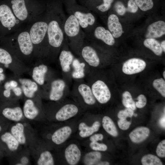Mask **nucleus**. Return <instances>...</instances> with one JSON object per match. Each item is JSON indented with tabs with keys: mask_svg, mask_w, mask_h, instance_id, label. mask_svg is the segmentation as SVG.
<instances>
[{
	"mask_svg": "<svg viewBox=\"0 0 165 165\" xmlns=\"http://www.w3.org/2000/svg\"><path fill=\"white\" fill-rule=\"evenodd\" d=\"M165 34V22L159 20L150 24L148 27L145 35L146 38L160 37Z\"/></svg>",
	"mask_w": 165,
	"mask_h": 165,
	"instance_id": "f3484780",
	"label": "nucleus"
},
{
	"mask_svg": "<svg viewBox=\"0 0 165 165\" xmlns=\"http://www.w3.org/2000/svg\"><path fill=\"white\" fill-rule=\"evenodd\" d=\"M102 125L105 130L108 134L113 137L118 134L116 126L112 119L109 116H104L102 120Z\"/></svg>",
	"mask_w": 165,
	"mask_h": 165,
	"instance_id": "cd10ccee",
	"label": "nucleus"
},
{
	"mask_svg": "<svg viewBox=\"0 0 165 165\" xmlns=\"http://www.w3.org/2000/svg\"><path fill=\"white\" fill-rule=\"evenodd\" d=\"M44 86L45 90L52 101H61L70 93L69 85L62 78L54 77L51 75Z\"/></svg>",
	"mask_w": 165,
	"mask_h": 165,
	"instance_id": "6e6552de",
	"label": "nucleus"
},
{
	"mask_svg": "<svg viewBox=\"0 0 165 165\" xmlns=\"http://www.w3.org/2000/svg\"><path fill=\"white\" fill-rule=\"evenodd\" d=\"M150 130L147 127H140L136 128L130 134L131 141L135 143H139L145 140L149 136Z\"/></svg>",
	"mask_w": 165,
	"mask_h": 165,
	"instance_id": "b1692460",
	"label": "nucleus"
},
{
	"mask_svg": "<svg viewBox=\"0 0 165 165\" xmlns=\"http://www.w3.org/2000/svg\"><path fill=\"white\" fill-rule=\"evenodd\" d=\"M1 138L2 141L6 143L10 151L14 152L18 149L20 144L11 132H5L1 136Z\"/></svg>",
	"mask_w": 165,
	"mask_h": 165,
	"instance_id": "a878e982",
	"label": "nucleus"
},
{
	"mask_svg": "<svg viewBox=\"0 0 165 165\" xmlns=\"http://www.w3.org/2000/svg\"><path fill=\"white\" fill-rule=\"evenodd\" d=\"M90 68L79 57H75L72 65V77L73 80L84 79Z\"/></svg>",
	"mask_w": 165,
	"mask_h": 165,
	"instance_id": "4468645a",
	"label": "nucleus"
},
{
	"mask_svg": "<svg viewBox=\"0 0 165 165\" xmlns=\"http://www.w3.org/2000/svg\"><path fill=\"white\" fill-rule=\"evenodd\" d=\"M107 26L108 30L114 38L120 37L123 32L122 25L116 15L114 14L110 15L108 17Z\"/></svg>",
	"mask_w": 165,
	"mask_h": 165,
	"instance_id": "aec40b11",
	"label": "nucleus"
},
{
	"mask_svg": "<svg viewBox=\"0 0 165 165\" xmlns=\"http://www.w3.org/2000/svg\"><path fill=\"white\" fill-rule=\"evenodd\" d=\"M103 3L97 6L96 8L99 11L105 12L110 9L113 0H103Z\"/></svg>",
	"mask_w": 165,
	"mask_h": 165,
	"instance_id": "58836bf2",
	"label": "nucleus"
},
{
	"mask_svg": "<svg viewBox=\"0 0 165 165\" xmlns=\"http://www.w3.org/2000/svg\"><path fill=\"white\" fill-rule=\"evenodd\" d=\"M2 113L7 119L16 122L20 121L24 116L23 110L18 106L6 108L3 110Z\"/></svg>",
	"mask_w": 165,
	"mask_h": 165,
	"instance_id": "4be33fe9",
	"label": "nucleus"
},
{
	"mask_svg": "<svg viewBox=\"0 0 165 165\" xmlns=\"http://www.w3.org/2000/svg\"><path fill=\"white\" fill-rule=\"evenodd\" d=\"M72 133L71 127L68 126L62 127L56 130L52 134L51 140L54 144L61 145L69 137Z\"/></svg>",
	"mask_w": 165,
	"mask_h": 165,
	"instance_id": "6ab92c4d",
	"label": "nucleus"
},
{
	"mask_svg": "<svg viewBox=\"0 0 165 165\" xmlns=\"http://www.w3.org/2000/svg\"><path fill=\"white\" fill-rule=\"evenodd\" d=\"M29 32L34 46V56L40 59L48 58L49 47L46 11L38 20L29 24Z\"/></svg>",
	"mask_w": 165,
	"mask_h": 165,
	"instance_id": "20e7f679",
	"label": "nucleus"
},
{
	"mask_svg": "<svg viewBox=\"0 0 165 165\" xmlns=\"http://www.w3.org/2000/svg\"><path fill=\"white\" fill-rule=\"evenodd\" d=\"M127 12L131 13H136L138 9V7L134 0H129L127 3Z\"/></svg>",
	"mask_w": 165,
	"mask_h": 165,
	"instance_id": "37998d69",
	"label": "nucleus"
},
{
	"mask_svg": "<svg viewBox=\"0 0 165 165\" xmlns=\"http://www.w3.org/2000/svg\"><path fill=\"white\" fill-rule=\"evenodd\" d=\"M21 88L26 97L29 98H31L34 97L35 92L30 90L26 86L21 85Z\"/></svg>",
	"mask_w": 165,
	"mask_h": 165,
	"instance_id": "a18cd8bd",
	"label": "nucleus"
},
{
	"mask_svg": "<svg viewBox=\"0 0 165 165\" xmlns=\"http://www.w3.org/2000/svg\"><path fill=\"white\" fill-rule=\"evenodd\" d=\"M131 124V122L128 121L126 119H120L118 122L119 127L123 130L128 129Z\"/></svg>",
	"mask_w": 165,
	"mask_h": 165,
	"instance_id": "c03bdc74",
	"label": "nucleus"
},
{
	"mask_svg": "<svg viewBox=\"0 0 165 165\" xmlns=\"http://www.w3.org/2000/svg\"><path fill=\"white\" fill-rule=\"evenodd\" d=\"M85 78L97 101L105 104L110 100V89L107 82L101 78L97 69H90Z\"/></svg>",
	"mask_w": 165,
	"mask_h": 165,
	"instance_id": "423d86ee",
	"label": "nucleus"
},
{
	"mask_svg": "<svg viewBox=\"0 0 165 165\" xmlns=\"http://www.w3.org/2000/svg\"><path fill=\"white\" fill-rule=\"evenodd\" d=\"M11 87L13 89L18 86V82L16 81L12 80L9 82Z\"/></svg>",
	"mask_w": 165,
	"mask_h": 165,
	"instance_id": "603ef678",
	"label": "nucleus"
},
{
	"mask_svg": "<svg viewBox=\"0 0 165 165\" xmlns=\"http://www.w3.org/2000/svg\"><path fill=\"white\" fill-rule=\"evenodd\" d=\"M90 148L96 151H105L107 149V146L105 144L97 142H91L89 144Z\"/></svg>",
	"mask_w": 165,
	"mask_h": 165,
	"instance_id": "4c0bfd02",
	"label": "nucleus"
},
{
	"mask_svg": "<svg viewBox=\"0 0 165 165\" xmlns=\"http://www.w3.org/2000/svg\"><path fill=\"white\" fill-rule=\"evenodd\" d=\"M109 163L107 161H100L97 163V165H108Z\"/></svg>",
	"mask_w": 165,
	"mask_h": 165,
	"instance_id": "5fc2aeb1",
	"label": "nucleus"
},
{
	"mask_svg": "<svg viewBox=\"0 0 165 165\" xmlns=\"http://www.w3.org/2000/svg\"><path fill=\"white\" fill-rule=\"evenodd\" d=\"M46 14L49 47L48 59L53 61L58 57L65 40L64 25L66 17L58 0H51L46 3Z\"/></svg>",
	"mask_w": 165,
	"mask_h": 165,
	"instance_id": "f257e3e1",
	"label": "nucleus"
},
{
	"mask_svg": "<svg viewBox=\"0 0 165 165\" xmlns=\"http://www.w3.org/2000/svg\"><path fill=\"white\" fill-rule=\"evenodd\" d=\"M79 57L90 69H98L101 66V59L93 44L85 43L84 42Z\"/></svg>",
	"mask_w": 165,
	"mask_h": 165,
	"instance_id": "9d476101",
	"label": "nucleus"
},
{
	"mask_svg": "<svg viewBox=\"0 0 165 165\" xmlns=\"http://www.w3.org/2000/svg\"><path fill=\"white\" fill-rule=\"evenodd\" d=\"M2 129V127H1V126L0 125V132L1 131Z\"/></svg>",
	"mask_w": 165,
	"mask_h": 165,
	"instance_id": "e2e57ef3",
	"label": "nucleus"
},
{
	"mask_svg": "<svg viewBox=\"0 0 165 165\" xmlns=\"http://www.w3.org/2000/svg\"><path fill=\"white\" fill-rule=\"evenodd\" d=\"M4 87L6 90H13V88L11 87L10 82H7L5 83L4 84Z\"/></svg>",
	"mask_w": 165,
	"mask_h": 165,
	"instance_id": "864d4df0",
	"label": "nucleus"
},
{
	"mask_svg": "<svg viewBox=\"0 0 165 165\" xmlns=\"http://www.w3.org/2000/svg\"><path fill=\"white\" fill-rule=\"evenodd\" d=\"M137 5L141 10L145 11L152 9L153 6L152 0H134Z\"/></svg>",
	"mask_w": 165,
	"mask_h": 165,
	"instance_id": "f704fd0d",
	"label": "nucleus"
},
{
	"mask_svg": "<svg viewBox=\"0 0 165 165\" xmlns=\"http://www.w3.org/2000/svg\"><path fill=\"white\" fill-rule=\"evenodd\" d=\"M16 18L23 23L30 24L45 14L46 3L41 0H4Z\"/></svg>",
	"mask_w": 165,
	"mask_h": 165,
	"instance_id": "f03ea898",
	"label": "nucleus"
},
{
	"mask_svg": "<svg viewBox=\"0 0 165 165\" xmlns=\"http://www.w3.org/2000/svg\"><path fill=\"white\" fill-rule=\"evenodd\" d=\"M49 68L46 64L41 63L33 68L32 77L38 84L44 86L49 77L51 75L49 73Z\"/></svg>",
	"mask_w": 165,
	"mask_h": 165,
	"instance_id": "2eb2a0df",
	"label": "nucleus"
},
{
	"mask_svg": "<svg viewBox=\"0 0 165 165\" xmlns=\"http://www.w3.org/2000/svg\"><path fill=\"white\" fill-rule=\"evenodd\" d=\"M104 138L103 135L101 134H93L90 136L89 139L91 142H97L102 141Z\"/></svg>",
	"mask_w": 165,
	"mask_h": 165,
	"instance_id": "49530a36",
	"label": "nucleus"
},
{
	"mask_svg": "<svg viewBox=\"0 0 165 165\" xmlns=\"http://www.w3.org/2000/svg\"><path fill=\"white\" fill-rule=\"evenodd\" d=\"M4 66L6 68H8L9 67V65L8 64H4Z\"/></svg>",
	"mask_w": 165,
	"mask_h": 165,
	"instance_id": "052dcab7",
	"label": "nucleus"
},
{
	"mask_svg": "<svg viewBox=\"0 0 165 165\" xmlns=\"http://www.w3.org/2000/svg\"><path fill=\"white\" fill-rule=\"evenodd\" d=\"M19 60V59L9 51L0 48V63L9 65Z\"/></svg>",
	"mask_w": 165,
	"mask_h": 165,
	"instance_id": "c756f323",
	"label": "nucleus"
},
{
	"mask_svg": "<svg viewBox=\"0 0 165 165\" xmlns=\"http://www.w3.org/2000/svg\"><path fill=\"white\" fill-rule=\"evenodd\" d=\"M64 31L65 39L70 50L74 54L79 57L84 43V35L76 17L72 13L66 18Z\"/></svg>",
	"mask_w": 165,
	"mask_h": 165,
	"instance_id": "39448f33",
	"label": "nucleus"
},
{
	"mask_svg": "<svg viewBox=\"0 0 165 165\" xmlns=\"http://www.w3.org/2000/svg\"><path fill=\"white\" fill-rule=\"evenodd\" d=\"M114 8L116 13L121 16L124 15L127 12L126 8L121 1H118L116 2Z\"/></svg>",
	"mask_w": 165,
	"mask_h": 165,
	"instance_id": "ea45409f",
	"label": "nucleus"
},
{
	"mask_svg": "<svg viewBox=\"0 0 165 165\" xmlns=\"http://www.w3.org/2000/svg\"><path fill=\"white\" fill-rule=\"evenodd\" d=\"M12 90L15 95L17 97H20L22 94V90L21 88L17 86L13 88Z\"/></svg>",
	"mask_w": 165,
	"mask_h": 165,
	"instance_id": "de8ad7c7",
	"label": "nucleus"
},
{
	"mask_svg": "<svg viewBox=\"0 0 165 165\" xmlns=\"http://www.w3.org/2000/svg\"><path fill=\"white\" fill-rule=\"evenodd\" d=\"M81 152L78 146L72 143L68 145L64 151V157L67 163L70 165H75L79 161Z\"/></svg>",
	"mask_w": 165,
	"mask_h": 165,
	"instance_id": "dca6fc26",
	"label": "nucleus"
},
{
	"mask_svg": "<svg viewBox=\"0 0 165 165\" xmlns=\"http://www.w3.org/2000/svg\"><path fill=\"white\" fill-rule=\"evenodd\" d=\"M0 82H1V80H0Z\"/></svg>",
	"mask_w": 165,
	"mask_h": 165,
	"instance_id": "0e129e2a",
	"label": "nucleus"
},
{
	"mask_svg": "<svg viewBox=\"0 0 165 165\" xmlns=\"http://www.w3.org/2000/svg\"><path fill=\"white\" fill-rule=\"evenodd\" d=\"M5 79V75L2 73H0V80L2 81Z\"/></svg>",
	"mask_w": 165,
	"mask_h": 165,
	"instance_id": "4d7b16f0",
	"label": "nucleus"
},
{
	"mask_svg": "<svg viewBox=\"0 0 165 165\" xmlns=\"http://www.w3.org/2000/svg\"><path fill=\"white\" fill-rule=\"evenodd\" d=\"M143 44L146 47L152 50L154 53L158 56H160L163 53V50L160 43L154 38H147L144 41Z\"/></svg>",
	"mask_w": 165,
	"mask_h": 165,
	"instance_id": "bb28decb",
	"label": "nucleus"
},
{
	"mask_svg": "<svg viewBox=\"0 0 165 165\" xmlns=\"http://www.w3.org/2000/svg\"><path fill=\"white\" fill-rule=\"evenodd\" d=\"M70 94L75 102L83 108H90L96 103L90 87L84 79L74 80Z\"/></svg>",
	"mask_w": 165,
	"mask_h": 165,
	"instance_id": "0eeeda50",
	"label": "nucleus"
},
{
	"mask_svg": "<svg viewBox=\"0 0 165 165\" xmlns=\"http://www.w3.org/2000/svg\"><path fill=\"white\" fill-rule=\"evenodd\" d=\"M74 54L69 48L65 39L58 57L62 78L69 85L73 80L72 77V65L75 57Z\"/></svg>",
	"mask_w": 165,
	"mask_h": 165,
	"instance_id": "1a4fd4ad",
	"label": "nucleus"
},
{
	"mask_svg": "<svg viewBox=\"0 0 165 165\" xmlns=\"http://www.w3.org/2000/svg\"><path fill=\"white\" fill-rule=\"evenodd\" d=\"M143 165H162L161 160L156 156L148 154L143 156L141 159Z\"/></svg>",
	"mask_w": 165,
	"mask_h": 165,
	"instance_id": "473e14b6",
	"label": "nucleus"
},
{
	"mask_svg": "<svg viewBox=\"0 0 165 165\" xmlns=\"http://www.w3.org/2000/svg\"><path fill=\"white\" fill-rule=\"evenodd\" d=\"M152 86L163 97H165V81L162 78L154 79L152 82Z\"/></svg>",
	"mask_w": 165,
	"mask_h": 165,
	"instance_id": "72a5a7b5",
	"label": "nucleus"
},
{
	"mask_svg": "<svg viewBox=\"0 0 165 165\" xmlns=\"http://www.w3.org/2000/svg\"><path fill=\"white\" fill-rule=\"evenodd\" d=\"M100 126V123L98 121H95L91 126H88L83 122H81L78 127L79 135L82 138L90 137L98 130Z\"/></svg>",
	"mask_w": 165,
	"mask_h": 165,
	"instance_id": "5701e85b",
	"label": "nucleus"
},
{
	"mask_svg": "<svg viewBox=\"0 0 165 165\" xmlns=\"http://www.w3.org/2000/svg\"><path fill=\"white\" fill-rule=\"evenodd\" d=\"M28 158L27 157L24 156L21 158L20 162L23 165L27 164L28 163Z\"/></svg>",
	"mask_w": 165,
	"mask_h": 165,
	"instance_id": "8fccbe9b",
	"label": "nucleus"
},
{
	"mask_svg": "<svg viewBox=\"0 0 165 165\" xmlns=\"http://www.w3.org/2000/svg\"><path fill=\"white\" fill-rule=\"evenodd\" d=\"M159 123L161 127L163 128H165V117L164 114V115H163L160 119Z\"/></svg>",
	"mask_w": 165,
	"mask_h": 165,
	"instance_id": "09e8293b",
	"label": "nucleus"
},
{
	"mask_svg": "<svg viewBox=\"0 0 165 165\" xmlns=\"http://www.w3.org/2000/svg\"><path fill=\"white\" fill-rule=\"evenodd\" d=\"M163 76L164 78V79H165V71H164L163 72Z\"/></svg>",
	"mask_w": 165,
	"mask_h": 165,
	"instance_id": "bf43d9fd",
	"label": "nucleus"
},
{
	"mask_svg": "<svg viewBox=\"0 0 165 165\" xmlns=\"http://www.w3.org/2000/svg\"><path fill=\"white\" fill-rule=\"evenodd\" d=\"M3 71V69L1 68H0V73H2Z\"/></svg>",
	"mask_w": 165,
	"mask_h": 165,
	"instance_id": "13d9d810",
	"label": "nucleus"
},
{
	"mask_svg": "<svg viewBox=\"0 0 165 165\" xmlns=\"http://www.w3.org/2000/svg\"><path fill=\"white\" fill-rule=\"evenodd\" d=\"M38 165H53L54 161L53 155L49 151H43L40 154L37 161Z\"/></svg>",
	"mask_w": 165,
	"mask_h": 165,
	"instance_id": "7c9ffc66",
	"label": "nucleus"
},
{
	"mask_svg": "<svg viewBox=\"0 0 165 165\" xmlns=\"http://www.w3.org/2000/svg\"><path fill=\"white\" fill-rule=\"evenodd\" d=\"M93 35L97 39L102 41L105 44L112 46L115 43L114 37L110 31L102 26H98L94 30Z\"/></svg>",
	"mask_w": 165,
	"mask_h": 165,
	"instance_id": "a211bd4d",
	"label": "nucleus"
},
{
	"mask_svg": "<svg viewBox=\"0 0 165 165\" xmlns=\"http://www.w3.org/2000/svg\"><path fill=\"white\" fill-rule=\"evenodd\" d=\"M24 116L28 119L33 120L39 115V110L35 105L34 101L31 98L25 101L23 109Z\"/></svg>",
	"mask_w": 165,
	"mask_h": 165,
	"instance_id": "412c9836",
	"label": "nucleus"
},
{
	"mask_svg": "<svg viewBox=\"0 0 165 165\" xmlns=\"http://www.w3.org/2000/svg\"><path fill=\"white\" fill-rule=\"evenodd\" d=\"M70 12L76 17L82 29L90 34L91 28L95 22V18L92 13L87 9L80 8L73 9Z\"/></svg>",
	"mask_w": 165,
	"mask_h": 165,
	"instance_id": "9b49d317",
	"label": "nucleus"
},
{
	"mask_svg": "<svg viewBox=\"0 0 165 165\" xmlns=\"http://www.w3.org/2000/svg\"><path fill=\"white\" fill-rule=\"evenodd\" d=\"M11 90H10L6 89L4 90L3 93L4 96L6 97H9L11 95Z\"/></svg>",
	"mask_w": 165,
	"mask_h": 165,
	"instance_id": "3c124183",
	"label": "nucleus"
},
{
	"mask_svg": "<svg viewBox=\"0 0 165 165\" xmlns=\"http://www.w3.org/2000/svg\"><path fill=\"white\" fill-rule=\"evenodd\" d=\"M10 132L20 145L26 144V138L24 133V126L22 123L18 122L13 126L10 129Z\"/></svg>",
	"mask_w": 165,
	"mask_h": 165,
	"instance_id": "393cba45",
	"label": "nucleus"
},
{
	"mask_svg": "<svg viewBox=\"0 0 165 165\" xmlns=\"http://www.w3.org/2000/svg\"><path fill=\"white\" fill-rule=\"evenodd\" d=\"M101 157V153L98 151H95L88 152L85 155L83 162L85 165H97L100 161Z\"/></svg>",
	"mask_w": 165,
	"mask_h": 165,
	"instance_id": "c85d7f7f",
	"label": "nucleus"
},
{
	"mask_svg": "<svg viewBox=\"0 0 165 165\" xmlns=\"http://www.w3.org/2000/svg\"><path fill=\"white\" fill-rule=\"evenodd\" d=\"M134 110L130 108H127L120 111L118 114V117L119 119H126L127 117H132L134 114Z\"/></svg>",
	"mask_w": 165,
	"mask_h": 165,
	"instance_id": "e433bc0d",
	"label": "nucleus"
},
{
	"mask_svg": "<svg viewBox=\"0 0 165 165\" xmlns=\"http://www.w3.org/2000/svg\"><path fill=\"white\" fill-rule=\"evenodd\" d=\"M122 104L124 106L127 108H130L134 110L136 109L135 103L129 91H124L122 94Z\"/></svg>",
	"mask_w": 165,
	"mask_h": 165,
	"instance_id": "2f4dec72",
	"label": "nucleus"
},
{
	"mask_svg": "<svg viewBox=\"0 0 165 165\" xmlns=\"http://www.w3.org/2000/svg\"><path fill=\"white\" fill-rule=\"evenodd\" d=\"M146 66V63L143 60L133 58L127 60L124 63L122 70L125 74L131 75L142 72Z\"/></svg>",
	"mask_w": 165,
	"mask_h": 165,
	"instance_id": "ddd939ff",
	"label": "nucleus"
},
{
	"mask_svg": "<svg viewBox=\"0 0 165 165\" xmlns=\"http://www.w3.org/2000/svg\"><path fill=\"white\" fill-rule=\"evenodd\" d=\"M29 29V25L23 27L5 38L9 52L20 60L29 59L34 56V46Z\"/></svg>",
	"mask_w": 165,
	"mask_h": 165,
	"instance_id": "7ed1b4c3",
	"label": "nucleus"
},
{
	"mask_svg": "<svg viewBox=\"0 0 165 165\" xmlns=\"http://www.w3.org/2000/svg\"><path fill=\"white\" fill-rule=\"evenodd\" d=\"M138 101L135 103L136 107L141 108L144 107L147 103V99L146 97L143 94L139 95L137 98Z\"/></svg>",
	"mask_w": 165,
	"mask_h": 165,
	"instance_id": "79ce46f5",
	"label": "nucleus"
},
{
	"mask_svg": "<svg viewBox=\"0 0 165 165\" xmlns=\"http://www.w3.org/2000/svg\"><path fill=\"white\" fill-rule=\"evenodd\" d=\"M156 152L158 156L160 157L165 156V140L160 142L157 146Z\"/></svg>",
	"mask_w": 165,
	"mask_h": 165,
	"instance_id": "a19ab883",
	"label": "nucleus"
},
{
	"mask_svg": "<svg viewBox=\"0 0 165 165\" xmlns=\"http://www.w3.org/2000/svg\"><path fill=\"white\" fill-rule=\"evenodd\" d=\"M18 81L21 85L26 86L30 90L35 93L38 90V84L34 81L25 78H20Z\"/></svg>",
	"mask_w": 165,
	"mask_h": 165,
	"instance_id": "c9c22d12",
	"label": "nucleus"
},
{
	"mask_svg": "<svg viewBox=\"0 0 165 165\" xmlns=\"http://www.w3.org/2000/svg\"><path fill=\"white\" fill-rule=\"evenodd\" d=\"M161 46L163 51L165 52V41H163L160 43Z\"/></svg>",
	"mask_w": 165,
	"mask_h": 165,
	"instance_id": "6e6d98bb",
	"label": "nucleus"
},
{
	"mask_svg": "<svg viewBox=\"0 0 165 165\" xmlns=\"http://www.w3.org/2000/svg\"><path fill=\"white\" fill-rule=\"evenodd\" d=\"M58 109L55 114L56 119L63 121L76 116L79 111V106L76 102H64Z\"/></svg>",
	"mask_w": 165,
	"mask_h": 165,
	"instance_id": "f8f14e48",
	"label": "nucleus"
},
{
	"mask_svg": "<svg viewBox=\"0 0 165 165\" xmlns=\"http://www.w3.org/2000/svg\"><path fill=\"white\" fill-rule=\"evenodd\" d=\"M135 116H137V114H134V115Z\"/></svg>",
	"mask_w": 165,
	"mask_h": 165,
	"instance_id": "680f3d73",
	"label": "nucleus"
}]
</instances>
